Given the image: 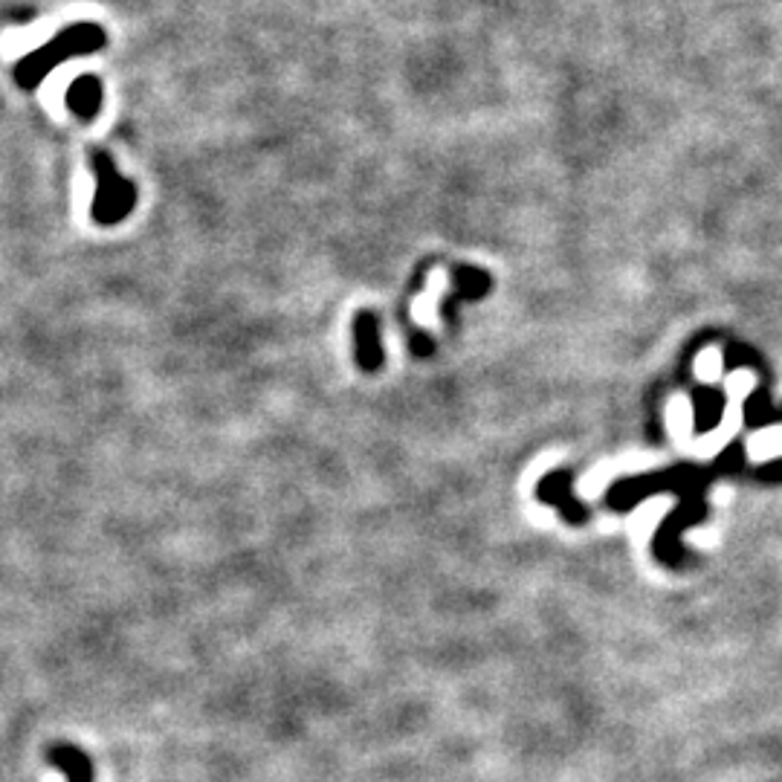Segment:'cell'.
<instances>
[{
  "label": "cell",
  "mask_w": 782,
  "mask_h": 782,
  "mask_svg": "<svg viewBox=\"0 0 782 782\" xmlns=\"http://www.w3.org/2000/svg\"><path fill=\"white\" fill-rule=\"evenodd\" d=\"M93 174H96V198H93L91 218L102 226H114L125 221L137 207V189L116 172L114 160L102 151L93 154Z\"/></svg>",
  "instance_id": "6da1fadb"
},
{
  "label": "cell",
  "mask_w": 782,
  "mask_h": 782,
  "mask_svg": "<svg viewBox=\"0 0 782 782\" xmlns=\"http://www.w3.org/2000/svg\"><path fill=\"white\" fill-rule=\"evenodd\" d=\"M102 42L105 38H102V30H96V26H73V30L58 35L56 42L44 44L42 50L30 52L24 58V65L17 67V79H21V84L38 82L44 73H50L52 67L61 65L65 58L96 50V47H102Z\"/></svg>",
  "instance_id": "7a4b0ae2"
},
{
  "label": "cell",
  "mask_w": 782,
  "mask_h": 782,
  "mask_svg": "<svg viewBox=\"0 0 782 782\" xmlns=\"http://www.w3.org/2000/svg\"><path fill=\"white\" fill-rule=\"evenodd\" d=\"M357 365L363 371L383 369V342H380V319L371 311H360L354 319Z\"/></svg>",
  "instance_id": "3957f363"
},
{
  "label": "cell",
  "mask_w": 782,
  "mask_h": 782,
  "mask_svg": "<svg viewBox=\"0 0 782 782\" xmlns=\"http://www.w3.org/2000/svg\"><path fill=\"white\" fill-rule=\"evenodd\" d=\"M47 762L61 768L67 774V782H93L91 757H87L82 748H75V745H67V742L52 745V748L47 750Z\"/></svg>",
  "instance_id": "277c9868"
},
{
  "label": "cell",
  "mask_w": 782,
  "mask_h": 782,
  "mask_svg": "<svg viewBox=\"0 0 782 782\" xmlns=\"http://www.w3.org/2000/svg\"><path fill=\"white\" fill-rule=\"evenodd\" d=\"M490 284H493V279L487 276L485 270H478V267H455V296H450L444 302V307H453L455 302H476V299L487 296V290H490Z\"/></svg>",
  "instance_id": "5b68a950"
},
{
  "label": "cell",
  "mask_w": 782,
  "mask_h": 782,
  "mask_svg": "<svg viewBox=\"0 0 782 782\" xmlns=\"http://www.w3.org/2000/svg\"><path fill=\"white\" fill-rule=\"evenodd\" d=\"M67 105L75 116L82 119H93L102 107V87L96 79H79V82L67 91Z\"/></svg>",
  "instance_id": "8992f818"
},
{
  "label": "cell",
  "mask_w": 782,
  "mask_h": 782,
  "mask_svg": "<svg viewBox=\"0 0 782 782\" xmlns=\"http://www.w3.org/2000/svg\"><path fill=\"white\" fill-rule=\"evenodd\" d=\"M748 455L750 462H768V458L782 455V427L762 429V432H757V435L750 437Z\"/></svg>",
  "instance_id": "52a82bcc"
},
{
  "label": "cell",
  "mask_w": 782,
  "mask_h": 782,
  "mask_svg": "<svg viewBox=\"0 0 782 782\" xmlns=\"http://www.w3.org/2000/svg\"><path fill=\"white\" fill-rule=\"evenodd\" d=\"M696 374H699L701 380H708V383H716V380H722V360H719V348H708V351H701L699 363H696Z\"/></svg>",
  "instance_id": "ba28073f"
}]
</instances>
